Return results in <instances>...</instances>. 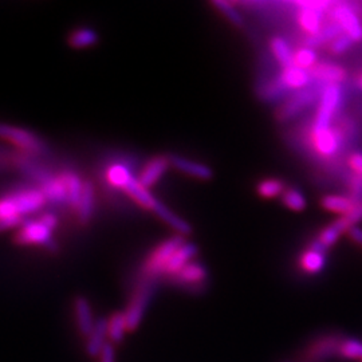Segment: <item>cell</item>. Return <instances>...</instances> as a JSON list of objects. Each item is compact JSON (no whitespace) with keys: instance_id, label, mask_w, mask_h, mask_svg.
Segmentation results:
<instances>
[{"instance_id":"46","label":"cell","mask_w":362,"mask_h":362,"mask_svg":"<svg viewBox=\"0 0 362 362\" xmlns=\"http://www.w3.org/2000/svg\"><path fill=\"white\" fill-rule=\"evenodd\" d=\"M348 233H349L350 238L357 243V245H360V246H362V228H360V227H353V228H350L349 231H348Z\"/></svg>"},{"instance_id":"43","label":"cell","mask_w":362,"mask_h":362,"mask_svg":"<svg viewBox=\"0 0 362 362\" xmlns=\"http://www.w3.org/2000/svg\"><path fill=\"white\" fill-rule=\"evenodd\" d=\"M348 163H349V167L353 170V173L362 177V153L360 152L351 153L348 158Z\"/></svg>"},{"instance_id":"1","label":"cell","mask_w":362,"mask_h":362,"mask_svg":"<svg viewBox=\"0 0 362 362\" xmlns=\"http://www.w3.org/2000/svg\"><path fill=\"white\" fill-rule=\"evenodd\" d=\"M43 191L27 189L8 197L0 199V219L22 218L23 215L39 211L46 204Z\"/></svg>"},{"instance_id":"14","label":"cell","mask_w":362,"mask_h":362,"mask_svg":"<svg viewBox=\"0 0 362 362\" xmlns=\"http://www.w3.org/2000/svg\"><path fill=\"white\" fill-rule=\"evenodd\" d=\"M169 165H170L169 156H156L155 158H152L143 169L139 177L140 184L146 189L155 185L156 182L161 179V176L167 172Z\"/></svg>"},{"instance_id":"38","label":"cell","mask_w":362,"mask_h":362,"mask_svg":"<svg viewBox=\"0 0 362 362\" xmlns=\"http://www.w3.org/2000/svg\"><path fill=\"white\" fill-rule=\"evenodd\" d=\"M342 233H344V231L338 227V224H337L336 221H333L330 226H327L326 228H324V230L320 233L318 240H320L326 248H329V247L333 246V245L336 243Z\"/></svg>"},{"instance_id":"21","label":"cell","mask_w":362,"mask_h":362,"mask_svg":"<svg viewBox=\"0 0 362 362\" xmlns=\"http://www.w3.org/2000/svg\"><path fill=\"white\" fill-rule=\"evenodd\" d=\"M156 215L165 221L168 224L170 228H173L176 233H179L180 236H187V235H191L192 233V226L185 221V220L181 219L177 215H175L169 208L165 207L163 203H157L156 204L155 209H153Z\"/></svg>"},{"instance_id":"7","label":"cell","mask_w":362,"mask_h":362,"mask_svg":"<svg viewBox=\"0 0 362 362\" xmlns=\"http://www.w3.org/2000/svg\"><path fill=\"white\" fill-rule=\"evenodd\" d=\"M311 143L315 152L322 157H332L339 151L344 143V134L337 128L327 129H313Z\"/></svg>"},{"instance_id":"47","label":"cell","mask_w":362,"mask_h":362,"mask_svg":"<svg viewBox=\"0 0 362 362\" xmlns=\"http://www.w3.org/2000/svg\"><path fill=\"white\" fill-rule=\"evenodd\" d=\"M358 86L362 89V76H360V78H358Z\"/></svg>"},{"instance_id":"31","label":"cell","mask_w":362,"mask_h":362,"mask_svg":"<svg viewBox=\"0 0 362 362\" xmlns=\"http://www.w3.org/2000/svg\"><path fill=\"white\" fill-rule=\"evenodd\" d=\"M338 356L346 360H361L362 341L357 338H345L341 339L338 346Z\"/></svg>"},{"instance_id":"25","label":"cell","mask_w":362,"mask_h":362,"mask_svg":"<svg viewBox=\"0 0 362 362\" xmlns=\"http://www.w3.org/2000/svg\"><path fill=\"white\" fill-rule=\"evenodd\" d=\"M128 330V324L125 318V313H115L109 320H107V334H109V342L115 344H121L125 338Z\"/></svg>"},{"instance_id":"40","label":"cell","mask_w":362,"mask_h":362,"mask_svg":"<svg viewBox=\"0 0 362 362\" xmlns=\"http://www.w3.org/2000/svg\"><path fill=\"white\" fill-rule=\"evenodd\" d=\"M353 43H354V40L350 38L349 35L341 34L338 38L334 39L330 43L329 49H330L332 54H337L338 55V54H344V52H348L350 47L353 46Z\"/></svg>"},{"instance_id":"42","label":"cell","mask_w":362,"mask_h":362,"mask_svg":"<svg viewBox=\"0 0 362 362\" xmlns=\"http://www.w3.org/2000/svg\"><path fill=\"white\" fill-rule=\"evenodd\" d=\"M100 362H116V350L112 342H107L98 356Z\"/></svg>"},{"instance_id":"41","label":"cell","mask_w":362,"mask_h":362,"mask_svg":"<svg viewBox=\"0 0 362 362\" xmlns=\"http://www.w3.org/2000/svg\"><path fill=\"white\" fill-rule=\"evenodd\" d=\"M346 184L349 187L351 197L356 200H362V177L356 175V173H350L346 175Z\"/></svg>"},{"instance_id":"28","label":"cell","mask_w":362,"mask_h":362,"mask_svg":"<svg viewBox=\"0 0 362 362\" xmlns=\"http://www.w3.org/2000/svg\"><path fill=\"white\" fill-rule=\"evenodd\" d=\"M342 28L337 23H332V25H327V26L322 27V30L314 35H309L306 38V45L308 47H320L327 42H333L334 39L338 38L341 34H342Z\"/></svg>"},{"instance_id":"33","label":"cell","mask_w":362,"mask_h":362,"mask_svg":"<svg viewBox=\"0 0 362 362\" xmlns=\"http://www.w3.org/2000/svg\"><path fill=\"white\" fill-rule=\"evenodd\" d=\"M286 189L285 181L279 180V179H266L262 180L257 185V192L259 196L264 197V199H272L276 197L279 194H284Z\"/></svg>"},{"instance_id":"3","label":"cell","mask_w":362,"mask_h":362,"mask_svg":"<svg viewBox=\"0 0 362 362\" xmlns=\"http://www.w3.org/2000/svg\"><path fill=\"white\" fill-rule=\"evenodd\" d=\"M341 88L338 85H326L320 98V106L315 115L313 129H327L330 128L332 119L336 115L337 109L341 104Z\"/></svg>"},{"instance_id":"37","label":"cell","mask_w":362,"mask_h":362,"mask_svg":"<svg viewBox=\"0 0 362 362\" xmlns=\"http://www.w3.org/2000/svg\"><path fill=\"white\" fill-rule=\"evenodd\" d=\"M133 176L130 175L129 170L122 167V165H113L112 168L107 170V180L109 182L116 187V188H124V185L132 179Z\"/></svg>"},{"instance_id":"20","label":"cell","mask_w":362,"mask_h":362,"mask_svg":"<svg viewBox=\"0 0 362 362\" xmlns=\"http://www.w3.org/2000/svg\"><path fill=\"white\" fill-rule=\"evenodd\" d=\"M197 254V246L194 243H184L182 246L173 254V257L167 264L165 274H169L172 276H175L177 272H181L188 263H191V260L194 255Z\"/></svg>"},{"instance_id":"23","label":"cell","mask_w":362,"mask_h":362,"mask_svg":"<svg viewBox=\"0 0 362 362\" xmlns=\"http://www.w3.org/2000/svg\"><path fill=\"white\" fill-rule=\"evenodd\" d=\"M358 200L353 199L351 196H342V194H326L321 199V206L326 211L339 215H348L353 208L357 206Z\"/></svg>"},{"instance_id":"36","label":"cell","mask_w":362,"mask_h":362,"mask_svg":"<svg viewBox=\"0 0 362 362\" xmlns=\"http://www.w3.org/2000/svg\"><path fill=\"white\" fill-rule=\"evenodd\" d=\"M318 57L310 47H302L294 52V66L299 69L310 71L314 66L317 65Z\"/></svg>"},{"instance_id":"29","label":"cell","mask_w":362,"mask_h":362,"mask_svg":"<svg viewBox=\"0 0 362 362\" xmlns=\"http://www.w3.org/2000/svg\"><path fill=\"white\" fill-rule=\"evenodd\" d=\"M98 42V35L90 28H78L70 37L69 45L74 49H86L91 47Z\"/></svg>"},{"instance_id":"17","label":"cell","mask_w":362,"mask_h":362,"mask_svg":"<svg viewBox=\"0 0 362 362\" xmlns=\"http://www.w3.org/2000/svg\"><path fill=\"white\" fill-rule=\"evenodd\" d=\"M298 6L300 7L298 13V23L300 28L308 33L309 35H314L322 30V13L324 11L311 8L305 4V1H298Z\"/></svg>"},{"instance_id":"5","label":"cell","mask_w":362,"mask_h":362,"mask_svg":"<svg viewBox=\"0 0 362 362\" xmlns=\"http://www.w3.org/2000/svg\"><path fill=\"white\" fill-rule=\"evenodd\" d=\"M322 90H321L320 86L309 85L306 89L298 91L278 109L276 118L279 121H287V119L297 116L300 112H303L306 107H309L311 104H314L317 98H321Z\"/></svg>"},{"instance_id":"44","label":"cell","mask_w":362,"mask_h":362,"mask_svg":"<svg viewBox=\"0 0 362 362\" xmlns=\"http://www.w3.org/2000/svg\"><path fill=\"white\" fill-rule=\"evenodd\" d=\"M22 223V218H13V219H0V231H4V230H8V228H13L16 227Z\"/></svg>"},{"instance_id":"18","label":"cell","mask_w":362,"mask_h":362,"mask_svg":"<svg viewBox=\"0 0 362 362\" xmlns=\"http://www.w3.org/2000/svg\"><path fill=\"white\" fill-rule=\"evenodd\" d=\"M109 334H107V320L100 318L91 332L90 336L86 338L85 349L90 357H98L101 350L104 349L105 345L109 342Z\"/></svg>"},{"instance_id":"9","label":"cell","mask_w":362,"mask_h":362,"mask_svg":"<svg viewBox=\"0 0 362 362\" xmlns=\"http://www.w3.org/2000/svg\"><path fill=\"white\" fill-rule=\"evenodd\" d=\"M334 23L339 25L344 34L349 35L354 42L362 40V25L358 16L346 4H336L330 11Z\"/></svg>"},{"instance_id":"45","label":"cell","mask_w":362,"mask_h":362,"mask_svg":"<svg viewBox=\"0 0 362 362\" xmlns=\"http://www.w3.org/2000/svg\"><path fill=\"white\" fill-rule=\"evenodd\" d=\"M39 220L47 227V228H50V230H54L55 227H57V223H58V220L57 218L52 215V214H45V215H42Z\"/></svg>"},{"instance_id":"4","label":"cell","mask_w":362,"mask_h":362,"mask_svg":"<svg viewBox=\"0 0 362 362\" xmlns=\"http://www.w3.org/2000/svg\"><path fill=\"white\" fill-rule=\"evenodd\" d=\"M13 242L16 245H40L49 248L50 251H57V245L52 238V230L47 228L40 220L26 221L22 224V228L16 233Z\"/></svg>"},{"instance_id":"19","label":"cell","mask_w":362,"mask_h":362,"mask_svg":"<svg viewBox=\"0 0 362 362\" xmlns=\"http://www.w3.org/2000/svg\"><path fill=\"white\" fill-rule=\"evenodd\" d=\"M127 194H129L130 197L139 203L140 206H143L144 208L149 209V211H153L156 207V204L158 203V200L156 199L155 196L149 194V191L146 188H144L143 185L140 184L139 179L136 177H132L122 188Z\"/></svg>"},{"instance_id":"30","label":"cell","mask_w":362,"mask_h":362,"mask_svg":"<svg viewBox=\"0 0 362 362\" xmlns=\"http://www.w3.org/2000/svg\"><path fill=\"white\" fill-rule=\"evenodd\" d=\"M66 182V189H67V200L70 206L78 209L79 202L82 197V191H83V184L79 180L76 173H67L62 176Z\"/></svg>"},{"instance_id":"11","label":"cell","mask_w":362,"mask_h":362,"mask_svg":"<svg viewBox=\"0 0 362 362\" xmlns=\"http://www.w3.org/2000/svg\"><path fill=\"white\" fill-rule=\"evenodd\" d=\"M326 247L320 242L315 240L310 248H308L299 258L300 269L308 274H318L322 272L326 266V255H325Z\"/></svg>"},{"instance_id":"26","label":"cell","mask_w":362,"mask_h":362,"mask_svg":"<svg viewBox=\"0 0 362 362\" xmlns=\"http://www.w3.org/2000/svg\"><path fill=\"white\" fill-rule=\"evenodd\" d=\"M43 194L47 200H52L54 203H64L67 200V189L64 177H46L43 180ZM69 202V200H67Z\"/></svg>"},{"instance_id":"2","label":"cell","mask_w":362,"mask_h":362,"mask_svg":"<svg viewBox=\"0 0 362 362\" xmlns=\"http://www.w3.org/2000/svg\"><path fill=\"white\" fill-rule=\"evenodd\" d=\"M184 243V238L177 235L163 242L160 246L156 247L155 251L149 255V258L146 259L144 264V272L149 278H155L157 275L165 272L169 260Z\"/></svg>"},{"instance_id":"39","label":"cell","mask_w":362,"mask_h":362,"mask_svg":"<svg viewBox=\"0 0 362 362\" xmlns=\"http://www.w3.org/2000/svg\"><path fill=\"white\" fill-rule=\"evenodd\" d=\"M338 221L341 223V226L344 227L345 231H349L350 228L356 227V224L362 221V200L357 203V206L353 208L348 215L341 216Z\"/></svg>"},{"instance_id":"16","label":"cell","mask_w":362,"mask_h":362,"mask_svg":"<svg viewBox=\"0 0 362 362\" xmlns=\"http://www.w3.org/2000/svg\"><path fill=\"white\" fill-rule=\"evenodd\" d=\"M311 78L325 85H339L346 79V70L334 64H317L310 70Z\"/></svg>"},{"instance_id":"6","label":"cell","mask_w":362,"mask_h":362,"mask_svg":"<svg viewBox=\"0 0 362 362\" xmlns=\"http://www.w3.org/2000/svg\"><path fill=\"white\" fill-rule=\"evenodd\" d=\"M153 293H155V286L151 282H146L140 286L136 290V293L133 294L132 300L125 310V318H127L129 332L136 330L141 324L144 314H145V310H146L151 299L153 297Z\"/></svg>"},{"instance_id":"27","label":"cell","mask_w":362,"mask_h":362,"mask_svg":"<svg viewBox=\"0 0 362 362\" xmlns=\"http://www.w3.org/2000/svg\"><path fill=\"white\" fill-rule=\"evenodd\" d=\"M93 209H94V187L90 181H85L82 197L77 209L78 218L82 224H86L90 221Z\"/></svg>"},{"instance_id":"48","label":"cell","mask_w":362,"mask_h":362,"mask_svg":"<svg viewBox=\"0 0 362 362\" xmlns=\"http://www.w3.org/2000/svg\"><path fill=\"white\" fill-rule=\"evenodd\" d=\"M362 362V361H361Z\"/></svg>"},{"instance_id":"15","label":"cell","mask_w":362,"mask_h":362,"mask_svg":"<svg viewBox=\"0 0 362 362\" xmlns=\"http://www.w3.org/2000/svg\"><path fill=\"white\" fill-rule=\"evenodd\" d=\"M310 71L299 69L297 66H291L287 69H282L281 76L278 81L285 86L288 91L303 90L306 89L311 82Z\"/></svg>"},{"instance_id":"32","label":"cell","mask_w":362,"mask_h":362,"mask_svg":"<svg viewBox=\"0 0 362 362\" xmlns=\"http://www.w3.org/2000/svg\"><path fill=\"white\" fill-rule=\"evenodd\" d=\"M287 93H288V90L278 81V78H275V79H272L270 82L264 83V85L260 88L259 97H260L263 101H266V103H274V101H278V100H281L282 97H285Z\"/></svg>"},{"instance_id":"8","label":"cell","mask_w":362,"mask_h":362,"mask_svg":"<svg viewBox=\"0 0 362 362\" xmlns=\"http://www.w3.org/2000/svg\"><path fill=\"white\" fill-rule=\"evenodd\" d=\"M0 139L10 141L27 152L39 153L43 151V144L35 134H33L28 130L21 129L7 124H0Z\"/></svg>"},{"instance_id":"10","label":"cell","mask_w":362,"mask_h":362,"mask_svg":"<svg viewBox=\"0 0 362 362\" xmlns=\"http://www.w3.org/2000/svg\"><path fill=\"white\" fill-rule=\"evenodd\" d=\"M175 282L182 287H204V282L207 281V269L197 262L188 263L181 272H177L175 276Z\"/></svg>"},{"instance_id":"22","label":"cell","mask_w":362,"mask_h":362,"mask_svg":"<svg viewBox=\"0 0 362 362\" xmlns=\"http://www.w3.org/2000/svg\"><path fill=\"white\" fill-rule=\"evenodd\" d=\"M341 339L336 337H325L314 342L309 349V357L313 361H324L332 356L338 354V346Z\"/></svg>"},{"instance_id":"34","label":"cell","mask_w":362,"mask_h":362,"mask_svg":"<svg viewBox=\"0 0 362 362\" xmlns=\"http://www.w3.org/2000/svg\"><path fill=\"white\" fill-rule=\"evenodd\" d=\"M282 203L286 207L296 212H300L308 207V202L303 194L296 188H287L282 194Z\"/></svg>"},{"instance_id":"13","label":"cell","mask_w":362,"mask_h":362,"mask_svg":"<svg viewBox=\"0 0 362 362\" xmlns=\"http://www.w3.org/2000/svg\"><path fill=\"white\" fill-rule=\"evenodd\" d=\"M74 315H76V322H77L79 334L88 338L90 336L97 321L94 320L90 302L86 298H76V300H74Z\"/></svg>"},{"instance_id":"35","label":"cell","mask_w":362,"mask_h":362,"mask_svg":"<svg viewBox=\"0 0 362 362\" xmlns=\"http://www.w3.org/2000/svg\"><path fill=\"white\" fill-rule=\"evenodd\" d=\"M212 6L215 8H218L219 11L228 22H231L233 26L240 27L243 26V16L239 13V11L233 7L231 3L226 1V0H214Z\"/></svg>"},{"instance_id":"24","label":"cell","mask_w":362,"mask_h":362,"mask_svg":"<svg viewBox=\"0 0 362 362\" xmlns=\"http://www.w3.org/2000/svg\"><path fill=\"white\" fill-rule=\"evenodd\" d=\"M270 50L274 58L278 61V64L282 66V69L294 66V52H291L286 39L274 37L270 40Z\"/></svg>"},{"instance_id":"12","label":"cell","mask_w":362,"mask_h":362,"mask_svg":"<svg viewBox=\"0 0 362 362\" xmlns=\"http://www.w3.org/2000/svg\"><path fill=\"white\" fill-rule=\"evenodd\" d=\"M169 161H170L172 167H175L177 170H180L188 176H192L194 179L211 180L214 177L212 168H209L208 165H204V164H200V163H194L189 158H185V157L177 155H170L169 156Z\"/></svg>"}]
</instances>
